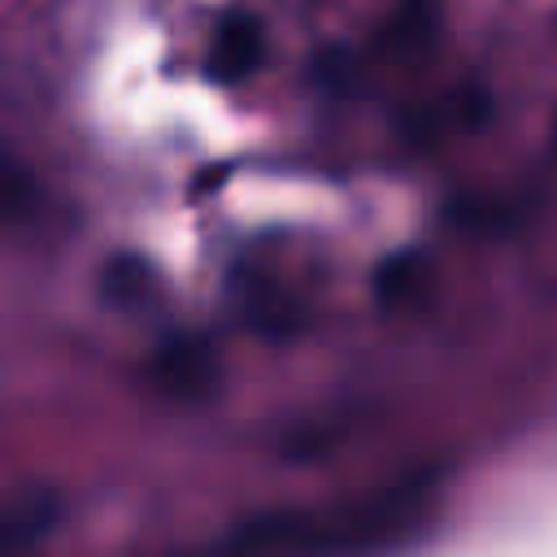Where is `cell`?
Returning <instances> with one entry per match:
<instances>
[{"label": "cell", "instance_id": "obj_5", "mask_svg": "<svg viewBox=\"0 0 557 557\" xmlns=\"http://www.w3.org/2000/svg\"><path fill=\"white\" fill-rule=\"evenodd\" d=\"M35 196H39V191H35L30 170H26L22 161H13V157L0 152V226L26 218V213L35 209Z\"/></svg>", "mask_w": 557, "mask_h": 557}, {"label": "cell", "instance_id": "obj_3", "mask_svg": "<svg viewBox=\"0 0 557 557\" xmlns=\"http://www.w3.org/2000/svg\"><path fill=\"white\" fill-rule=\"evenodd\" d=\"M157 383L174 396H205L213 383V357L196 339H174L157 352Z\"/></svg>", "mask_w": 557, "mask_h": 557}, {"label": "cell", "instance_id": "obj_2", "mask_svg": "<svg viewBox=\"0 0 557 557\" xmlns=\"http://www.w3.org/2000/svg\"><path fill=\"white\" fill-rule=\"evenodd\" d=\"M261 52H265V35H261V22L248 17V13H235L218 26L213 35V48H209V74L218 83H239L248 78L257 65H261Z\"/></svg>", "mask_w": 557, "mask_h": 557}, {"label": "cell", "instance_id": "obj_1", "mask_svg": "<svg viewBox=\"0 0 557 557\" xmlns=\"http://www.w3.org/2000/svg\"><path fill=\"white\" fill-rule=\"evenodd\" d=\"M409 500H379L370 509H352L348 518H313V513H274L231 531L205 557H331L361 544H379L396 513Z\"/></svg>", "mask_w": 557, "mask_h": 557}, {"label": "cell", "instance_id": "obj_4", "mask_svg": "<svg viewBox=\"0 0 557 557\" xmlns=\"http://www.w3.org/2000/svg\"><path fill=\"white\" fill-rule=\"evenodd\" d=\"M100 292L113 300V305H135L139 296L152 292V270L139 261V257H113L100 274Z\"/></svg>", "mask_w": 557, "mask_h": 557}]
</instances>
